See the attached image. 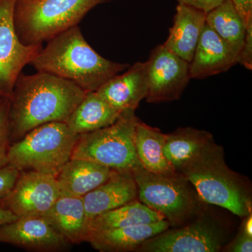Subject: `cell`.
Wrapping results in <instances>:
<instances>
[{
	"instance_id": "obj_30",
	"label": "cell",
	"mask_w": 252,
	"mask_h": 252,
	"mask_svg": "<svg viewBox=\"0 0 252 252\" xmlns=\"http://www.w3.org/2000/svg\"><path fill=\"white\" fill-rule=\"evenodd\" d=\"M245 26L252 22V0H231Z\"/></svg>"
},
{
	"instance_id": "obj_25",
	"label": "cell",
	"mask_w": 252,
	"mask_h": 252,
	"mask_svg": "<svg viewBox=\"0 0 252 252\" xmlns=\"http://www.w3.org/2000/svg\"><path fill=\"white\" fill-rule=\"evenodd\" d=\"M9 105L8 97L0 98V167L8 165V152L11 141L9 130Z\"/></svg>"
},
{
	"instance_id": "obj_22",
	"label": "cell",
	"mask_w": 252,
	"mask_h": 252,
	"mask_svg": "<svg viewBox=\"0 0 252 252\" xmlns=\"http://www.w3.org/2000/svg\"><path fill=\"white\" fill-rule=\"evenodd\" d=\"M134 140L137 159L144 170L159 175L177 173L164 155L165 134L137 119Z\"/></svg>"
},
{
	"instance_id": "obj_9",
	"label": "cell",
	"mask_w": 252,
	"mask_h": 252,
	"mask_svg": "<svg viewBox=\"0 0 252 252\" xmlns=\"http://www.w3.org/2000/svg\"><path fill=\"white\" fill-rule=\"evenodd\" d=\"M221 230L207 217L162 232L149 239L136 252H217L223 248Z\"/></svg>"
},
{
	"instance_id": "obj_21",
	"label": "cell",
	"mask_w": 252,
	"mask_h": 252,
	"mask_svg": "<svg viewBox=\"0 0 252 252\" xmlns=\"http://www.w3.org/2000/svg\"><path fill=\"white\" fill-rule=\"evenodd\" d=\"M121 114L93 91L86 93L65 123L73 132L80 135L112 125Z\"/></svg>"
},
{
	"instance_id": "obj_31",
	"label": "cell",
	"mask_w": 252,
	"mask_h": 252,
	"mask_svg": "<svg viewBox=\"0 0 252 252\" xmlns=\"http://www.w3.org/2000/svg\"><path fill=\"white\" fill-rule=\"evenodd\" d=\"M17 218L18 217L10 210L0 207V225L9 223Z\"/></svg>"
},
{
	"instance_id": "obj_26",
	"label": "cell",
	"mask_w": 252,
	"mask_h": 252,
	"mask_svg": "<svg viewBox=\"0 0 252 252\" xmlns=\"http://www.w3.org/2000/svg\"><path fill=\"white\" fill-rule=\"evenodd\" d=\"M19 175V170L11 165L0 167V201L11 193Z\"/></svg>"
},
{
	"instance_id": "obj_3",
	"label": "cell",
	"mask_w": 252,
	"mask_h": 252,
	"mask_svg": "<svg viewBox=\"0 0 252 252\" xmlns=\"http://www.w3.org/2000/svg\"><path fill=\"white\" fill-rule=\"evenodd\" d=\"M216 143L180 172L204 203L223 207L240 218L251 215V191L243 177L225 163Z\"/></svg>"
},
{
	"instance_id": "obj_16",
	"label": "cell",
	"mask_w": 252,
	"mask_h": 252,
	"mask_svg": "<svg viewBox=\"0 0 252 252\" xmlns=\"http://www.w3.org/2000/svg\"><path fill=\"white\" fill-rule=\"evenodd\" d=\"M170 228L169 222L163 220L90 233L86 242L100 252H136L144 242Z\"/></svg>"
},
{
	"instance_id": "obj_10",
	"label": "cell",
	"mask_w": 252,
	"mask_h": 252,
	"mask_svg": "<svg viewBox=\"0 0 252 252\" xmlns=\"http://www.w3.org/2000/svg\"><path fill=\"white\" fill-rule=\"evenodd\" d=\"M146 64L147 102L159 103L180 98L190 79V63L160 44L151 51Z\"/></svg>"
},
{
	"instance_id": "obj_12",
	"label": "cell",
	"mask_w": 252,
	"mask_h": 252,
	"mask_svg": "<svg viewBox=\"0 0 252 252\" xmlns=\"http://www.w3.org/2000/svg\"><path fill=\"white\" fill-rule=\"evenodd\" d=\"M0 243L39 252H62L70 245L41 216L19 217L0 225Z\"/></svg>"
},
{
	"instance_id": "obj_24",
	"label": "cell",
	"mask_w": 252,
	"mask_h": 252,
	"mask_svg": "<svg viewBox=\"0 0 252 252\" xmlns=\"http://www.w3.org/2000/svg\"><path fill=\"white\" fill-rule=\"evenodd\" d=\"M206 23L238 57L245 42L246 26L231 0H225L207 14Z\"/></svg>"
},
{
	"instance_id": "obj_4",
	"label": "cell",
	"mask_w": 252,
	"mask_h": 252,
	"mask_svg": "<svg viewBox=\"0 0 252 252\" xmlns=\"http://www.w3.org/2000/svg\"><path fill=\"white\" fill-rule=\"evenodd\" d=\"M110 0H16L14 25L26 45L42 44L78 26L97 5Z\"/></svg>"
},
{
	"instance_id": "obj_23",
	"label": "cell",
	"mask_w": 252,
	"mask_h": 252,
	"mask_svg": "<svg viewBox=\"0 0 252 252\" xmlns=\"http://www.w3.org/2000/svg\"><path fill=\"white\" fill-rule=\"evenodd\" d=\"M163 220H165V217L160 213L146 206L137 199L94 217L89 222L88 235L129 225L154 223Z\"/></svg>"
},
{
	"instance_id": "obj_2",
	"label": "cell",
	"mask_w": 252,
	"mask_h": 252,
	"mask_svg": "<svg viewBox=\"0 0 252 252\" xmlns=\"http://www.w3.org/2000/svg\"><path fill=\"white\" fill-rule=\"evenodd\" d=\"M31 63L37 71L67 79L87 92L97 91L130 65L104 59L84 39L79 26L47 41Z\"/></svg>"
},
{
	"instance_id": "obj_28",
	"label": "cell",
	"mask_w": 252,
	"mask_h": 252,
	"mask_svg": "<svg viewBox=\"0 0 252 252\" xmlns=\"http://www.w3.org/2000/svg\"><path fill=\"white\" fill-rule=\"evenodd\" d=\"M224 250L225 252H252V237L240 229L238 236Z\"/></svg>"
},
{
	"instance_id": "obj_8",
	"label": "cell",
	"mask_w": 252,
	"mask_h": 252,
	"mask_svg": "<svg viewBox=\"0 0 252 252\" xmlns=\"http://www.w3.org/2000/svg\"><path fill=\"white\" fill-rule=\"evenodd\" d=\"M16 1L0 0V98H10L23 68L42 48V44L26 45L20 40L14 25Z\"/></svg>"
},
{
	"instance_id": "obj_11",
	"label": "cell",
	"mask_w": 252,
	"mask_h": 252,
	"mask_svg": "<svg viewBox=\"0 0 252 252\" xmlns=\"http://www.w3.org/2000/svg\"><path fill=\"white\" fill-rule=\"evenodd\" d=\"M61 196L55 176L35 171H21L16 185L0 207L16 216H41L49 211Z\"/></svg>"
},
{
	"instance_id": "obj_1",
	"label": "cell",
	"mask_w": 252,
	"mask_h": 252,
	"mask_svg": "<svg viewBox=\"0 0 252 252\" xmlns=\"http://www.w3.org/2000/svg\"><path fill=\"white\" fill-rule=\"evenodd\" d=\"M86 94L72 81L51 73L20 74L9 98L11 144L43 124L65 122Z\"/></svg>"
},
{
	"instance_id": "obj_13",
	"label": "cell",
	"mask_w": 252,
	"mask_h": 252,
	"mask_svg": "<svg viewBox=\"0 0 252 252\" xmlns=\"http://www.w3.org/2000/svg\"><path fill=\"white\" fill-rule=\"evenodd\" d=\"M121 114L135 112L147 94V64L137 62L124 74H117L96 91Z\"/></svg>"
},
{
	"instance_id": "obj_20",
	"label": "cell",
	"mask_w": 252,
	"mask_h": 252,
	"mask_svg": "<svg viewBox=\"0 0 252 252\" xmlns=\"http://www.w3.org/2000/svg\"><path fill=\"white\" fill-rule=\"evenodd\" d=\"M44 217L70 245L86 242L89 220L82 198L61 195Z\"/></svg>"
},
{
	"instance_id": "obj_6",
	"label": "cell",
	"mask_w": 252,
	"mask_h": 252,
	"mask_svg": "<svg viewBox=\"0 0 252 252\" xmlns=\"http://www.w3.org/2000/svg\"><path fill=\"white\" fill-rule=\"evenodd\" d=\"M135 112H125L112 125L79 135L72 158L90 160L114 171L132 173L141 165L135 147Z\"/></svg>"
},
{
	"instance_id": "obj_19",
	"label": "cell",
	"mask_w": 252,
	"mask_h": 252,
	"mask_svg": "<svg viewBox=\"0 0 252 252\" xmlns=\"http://www.w3.org/2000/svg\"><path fill=\"white\" fill-rule=\"evenodd\" d=\"M215 144L213 136L207 131L180 127L165 134L164 155L175 172L180 173Z\"/></svg>"
},
{
	"instance_id": "obj_27",
	"label": "cell",
	"mask_w": 252,
	"mask_h": 252,
	"mask_svg": "<svg viewBox=\"0 0 252 252\" xmlns=\"http://www.w3.org/2000/svg\"><path fill=\"white\" fill-rule=\"evenodd\" d=\"M238 63L246 69H252V22L246 27L245 42L238 56Z\"/></svg>"
},
{
	"instance_id": "obj_7",
	"label": "cell",
	"mask_w": 252,
	"mask_h": 252,
	"mask_svg": "<svg viewBox=\"0 0 252 252\" xmlns=\"http://www.w3.org/2000/svg\"><path fill=\"white\" fill-rule=\"evenodd\" d=\"M137 199L165 217L170 227L185 225L199 212V198L180 174L152 173L139 165L132 172Z\"/></svg>"
},
{
	"instance_id": "obj_29",
	"label": "cell",
	"mask_w": 252,
	"mask_h": 252,
	"mask_svg": "<svg viewBox=\"0 0 252 252\" xmlns=\"http://www.w3.org/2000/svg\"><path fill=\"white\" fill-rule=\"evenodd\" d=\"M178 3L189 5L208 14L212 10L220 6L225 0H177Z\"/></svg>"
},
{
	"instance_id": "obj_18",
	"label": "cell",
	"mask_w": 252,
	"mask_h": 252,
	"mask_svg": "<svg viewBox=\"0 0 252 252\" xmlns=\"http://www.w3.org/2000/svg\"><path fill=\"white\" fill-rule=\"evenodd\" d=\"M113 171L97 162L71 158L56 176L60 193L82 198L108 180Z\"/></svg>"
},
{
	"instance_id": "obj_14",
	"label": "cell",
	"mask_w": 252,
	"mask_h": 252,
	"mask_svg": "<svg viewBox=\"0 0 252 252\" xmlns=\"http://www.w3.org/2000/svg\"><path fill=\"white\" fill-rule=\"evenodd\" d=\"M238 63L230 46L207 23L190 63V79H202L226 72Z\"/></svg>"
},
{
	"instance_id": "obj_32",
	"label": "cell",
	"mask_w": 252,
	"mask_h": 252,
	"mask_svg": "<svg viewBox=\"0 0 252 252\" xmlns=\"http://www.w3.org/2000/svg\"><path fill=\"white\" fill-rule=\"evenodd\" d=\"M245 221L243 222V225L241 226V229L246 233L247 235L252 237V214L245 217Z\"/></svg>"
},
{
	"instance_id": "obj_5",
	"label": "cell",
	"mask_w": 252,
	"mask_h": 252,
	"mask_svg": "<svg viewBox=\"0 0 252 252\" xmlns=\"http://www.w3.org/2000/svg\"><path fill=\"white\" fill-rule=\"evenodd\" d=\"M78 137L65 122L43 124L11 144L8 165L56 177L72 158Z\"/></svg>"
},
{
	"instance_id": "obj_17",
	"label": "cell",
	"mask_w": 252,
	"mask_h": 252,
	"mask_svg": "<svg viewBox=\"0 0 252 252\" xmlns=\"http://www.w3.org/2000/svg\"><path fill=\"white\" fill-rule=\"evenodd\" d=\"M206 16L200 10L178 3L173 26L163 45L181 59L191 62L206 23Z\"/></svg>"
},
{
	"instance_id": "obj_15",
	"label": "cell",
	"mask_w": 252,
	"mask_h": 252,
	"mask_svg": "<svg viewBox=\"0 0 252 252\" xmlns=\"http://www.w3.org/2000/svg\"><path fill=\"white\" fill-rule=\"evenodd\" d=\"M88 220L137 199L132 173L113 171L110 177L82 197Z\"/></svg>"
}]
</instances>
